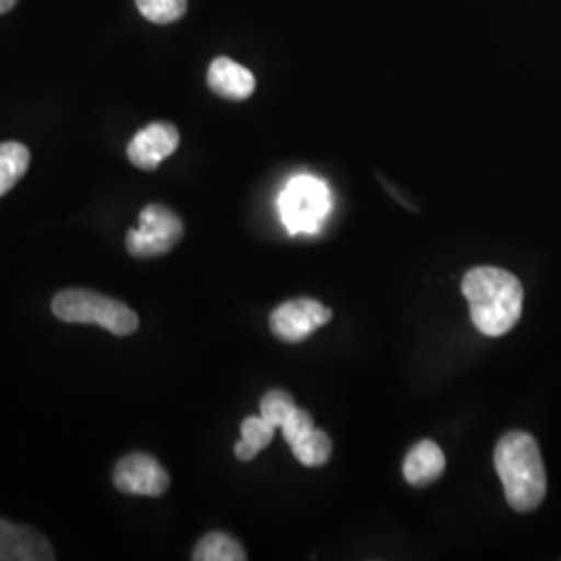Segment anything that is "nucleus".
<instances>
[{"instance_id": "f3484780", "label": "nucleus", "mask_w": 561, "mask_h": 561, "mask_svg": "<svg viewBox=\"0 0 561 561\" xmlns=\"http://www.w3.org/2000/svg\"><path fill=\"white\" fill-rule=\"evenodd\" d=\"M296 400L283 391V389H273L268 391L261 401V416L271 422L273 426L280 428V424L289 419V414L296 410Z\"/></svg>"}, {"instance_id": "2eb2a0df", "label": "nucleus", "mask_w": 561, "mask_h": 561, "mask_svg": "<svg viewBox=\"0 0 561 561\" xmlns=\"http://www.w3.org/2000/svg\"><path fill=\"white\" fill-rule=\"evenodd\" d=\"M291 451L296 456V460L308 466V468H319L331 460L333 454V443L331 437L321 431V428H312L304 439L291 445Z\"/></svg>"}, {"instance_id": "9b49d317", "label": "nucleus", "mask_w": 561, "mask_h": 561, "mask_svg": "<svg viewBox=\"0 0 561 561\" xmlns=\"http://www.w3.org/2000/svg\"><path fill=\"white\" fill-rule=\"evenodd\" d=\"M445 470V456L442 447L435 442L416 443L405 460H403V477L412 486H428L437 481Z\"/></svg>"}, {"instance_id": "0eeeda50", "label": "nucleus", "mask_w": 561, "mask_h": 561, "mask_svg": "<svg viewBox=\"0 0 561 561\" xmlns=\"http://www.w3.org/2000/svg\"><path fill=\"white\" fill-rule=\"evenodd\" d=\"M113 481L121 493L161 497L167 493L171 479L161 461L148 454H129L115 466Z\"/></svg>"}, {"instance_id": "f257e3e1", "label": "nucleus", "mask_w": 561, "mask_h": 561, "mask_svg": "<svg viewBox=\"0 0 561 561\" xmlns=\"http://www.w3.org/2000/svg\"><path fill=\"white\" fill-rule=\"evenodd\" d=\"M474 327L486 337L510 333L522 317L524 287L518 277L497 266L470 268L461 280Z\"/></svg>"}, {"instance_id": "f03ea898", "label": "nucleus", "mask_w": 561, "mask_h": 561, "mask_svg": "<svg viewBox=\"0 0 561 561\" xmlns=\"http://www.w3.org/2000/svg\"><path fill=\"white\" fill-rule=\"evenodd\" d=\"M495 470L512 510L528 514L547 495V474L539 443L524 431L505 433L495 447Z\"/></svg>"}, {"instance_id": "a211bd4d", "label": "nucleus", "mask_w": 561, "mask_h": 561, "mask_svg": "<svg viewBox=\"0 0 561 561\" xmlns=\"http://www.w3.org/2000/svg\"><path fill=\"white\" fill-rule=\"evenodd\" d=\"M312 428H314V421H312L310 412H306V410H301V408H296V410L289 414V419L280 424L283 437H285V442H287L289 447L296 445L300 439H304Z\"/></svg>"}, {"instance_id": "dca6fc26", "label": "nucleus", "mask_w": 561, "mask_h": 561, "mask_svg": "<svg viewBox=\"0 0 561 561\" xmlns=\"http://www.w3.org/2000/svg\"><path fill=\"white\" fill-rule=\"evenodd\" d=\"M136 7L146 20L167 25L185 15L187 0H136Z\"/></svg>"}, {"instance_id": "4468645a", "label": "nucleus", "mask_w": 561, "mask_h": 561, "mask_svg": "<svg viewBox=\"0 0 561 561\" xmlns=\"http://www.w3.org/2000/svg\"><path fill=\"white\" fill-rule=\"evenodd\" d=\"M194 561H243L248 560L243 547L233 537L225 533H208L202 537L194 553Z\"/></svg>"}, {"instance_id": "20e7f679", "label": "nucleus", "mask_w": 561, "mask_h": 561, "mask_svg": "<svg viewBox=\"0 0 561 561\" xmlns=\"http://www.w3.org/2000/svg\"><path fill=\"white\" fill-rule=\"evenodd\" d=\"M279 210L289 233H317L331 213L327 183L310 175L294 178L280 194Z\"/></svg>"}, {"instance_id": "9d476101", "label": "nucleus", "mask_w": 561, "mask_h": 561, "mask_svg": "<svg viewBox=\"0 0 561 561\" xmlns=\"http://www.w3.org/2000/svg\"><path fill=\"white\" fill-rule=\"evenodd\" d=\"M208 88L225 101H248L256 90V78L240 62L219 57L208 67Z\"/></svg>"}, {"instance_id": "423d86ee", "label": "nucleus", "mask_w": 561, "mask_h": 561, "mask_svg": "<svg viewBox=\"0 0 561 561\" xmlns=\"http://www.w3.org/2000/svg\"><path fill=\"white\" fill-rule=\"evenodd\" d=\"M333 319V312L322 306L321 301L300 298L279 304L271 312V331L277 340L285 343H300L306 341L314 331H319L327 322Z\"/></svg>"}, {"instance_id": "6ab92c4d", "label": "nucleus", "mask_w": 561, "mask_h": 561, "mask_svg": "<svg viewBox=\"0 0 561 561\" xmlns=\"http://www.w3.org/2000/svg\"><path fill=\"white\" fill-rule=\"evenodd\" d=\"M15 4H18V0H0V15L9 13Z\"/></svg>"}, {"instance_id": "39448f33", "label": "nucleus", "mask_w": 561, "mask_h": 561, "mask_svg": "<svg viewBox=\"0 0 561 561\" xmlns=\"http://www.w3.org/2000/svg\"><path fill=\"white\" fill-rule=\"evenodd\" d=\"M183 238V221L162 204H148L138 229L127 233V250L136 259H154L173 250Z\"/></svg>"}, {"instance_id": "7ed1b4c3", "label": "nucleus", "mask_w": 561, "mask_h": 561, "mask_svg": "<svg viewBox=\"0 0 561 561\" xmlns=\"http://www.w3.org/2000/svg\"><path fill=\"white\" fill-rule=\"evenodd\" d=\"M53 314L62 322L96 324L113 335H131L138 331V314L123 301L88 289H65L53 300Z\"/></svg>"}, {"instance_id": "ddd939ff", "label": "nucleus", "mask_w": 561, "mask_h": 561, "mask_svg": "<svg viewBox=\"0 0 561 561\" xmlns=\"http://www.w3.org/2000/svg\"><path fill=\"white\" fill-rule=\"evenodd\" d=\"M30 167V150L20 141L0 144V196L11 192Z\"/></svg>"}, {"instance_id": "6e6552de", "label": "nucleus", "mask_w": 561, "mask_h": 561, "mask_svg": "<svg viewBox=\"0 0 561 561\" xmlns=\"http://www.w3.org/2000/svg\"><path fill=\"white\" fill-rule=\"evenodd\" d=\"M180 146V131L175 125L157 121L140 129L127 146V159L141 171H154Z\"/></svg>"}, {"instance_id": "f8f14e48", "label": "nucleus", "mask_w": 561, "mask_h": 561, "mask_svg": "<svg viewBox=\"0 0 561 561\" xmlns=\"http://www.w3.org/2000/svg\"><path fill=\"white\" fill-rule=\"evenodd\" d=\"M275 428L271 422L262 416H248L241 422V439L236 443V456L241 461H252L264 447H268L273 437H275Z\"/></svg>"}, {"instance_id": "1a4fd4ad", "label": "nucleus", "mask_w": 561, "mask_h": 561, "mask_svg": "<svg viewBox=\"0 0 561 561\" xmlns=\"http://www.w3.org/2000/svg\"><path fill=\"white\" fill-rule=\"evenodd\" d=\"M48 539L34 528L0 520V561H53Z\"/></svg>"}]
</instances>
